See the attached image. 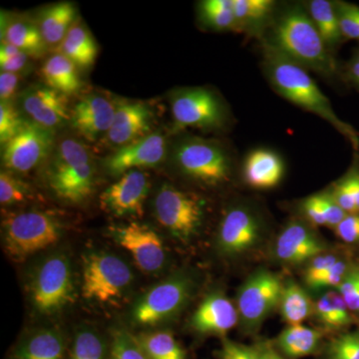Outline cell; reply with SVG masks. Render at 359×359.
<instances>
[{"label":"cell","mask_w":359,"mask_h":359,"mask_svg":"<svg viewBox=\"0 0 359 359\" xmlns=\"http://www.w3.org/2000/svg\"><path fill=\"white\" fill-rule=\"evenodd\" d=\"M262 41L328 83L344 86L342 63L321 39L304 1L278 4L275 20Z\"/></svg>","instance_id":"1"},{"label":"cell","mask_w":359,"mask_h":359,"mask_svg":"<svg viewBox=\"0 0 359 359\" xmlns=\"http://www.w3.org/2000/svg\"><path fill=\"white\" fill-rule=\"evenodd\" d=\"M259 51L262 71L271 89L299 109L327 122L346 138L353 151L358 152L359 131L340 119L309 71L285 57L266 42H259Z\"/></svg>","instance_id":"2"},{"label":"cell","mask_w":359,"mask_h":359,"mask_svg":"<svg viewBox=\"0 0 359 359\" xmlns=\"http://www.w3.org/2000/svg\"><path fill=\"white\" fill-rule=\"evenodd\" d=\"M172 160L179 173L198 185L221 188L238 174L240 163L235 150L215 139L185 136L175 144Z\"/></svg>","instance_id":"3"},{"label":"cell","mask_w":359,"mask_h":359,"mask_svg":"<svg viewBox=\"0 0 359 359\" xmlns=\"http://www.w3.org/2000/svg\"><path fill=\"white\" fill-rule=\"evenodd\" d=\"M52 192L65 202H83L93 192L95 167L83 143L66 138L54 148L47 168Z\"/></svg>","instance_id":"4"},{"label":"cell","mask_w":359,"mask_h":359,"mask_svg":"<svg viewBox=\"0 0 359 359\" xmlns=\"http://www.w3.org/2000/svg\"><path fill=\"white\" fill-rule=\"evenodd\" d=\"M173 133L186 129L222 132L233 124V114L218 92L207 87L177 90L171 97Z\"/></svg>","instance_id":"5"},{"label":"cell","mask_w":359,"mask_h":359,"mask_svg":"<svg viewBox=\"0 0 359 359\" xmlns=\"http://www.w3.org/2000/svg\"><path fill=\"white\" fill-rule=\"evenodd\" d=\"M207 205V201L199 194L164 184L156 196L154 212L161 226L172 237L188 244L204 226Z\"/></svg>","instance_id":"6"},{"label":"cell","mask_w":359,"mask_h":359,"mask_svg":"<svg viewBox=\"0 0 359 359\" xmlns=\"http://www.w3.org/2000/svg\"><path fill=\"white\" fill-rule=\"evenodd\" d=\"M263 210L250 200L231 203L219 221L216 244L226 257L245 256L261 244L266 231Z\"/></svg>","instance_id":"7"},{"label":"cell","mask_w":359,"mask_h":359,"mask_svg":"<svg viewBox=\"0 0 359 359\" xmlns=\"http://www.w3.org/2000/svg\"><path fill=\"white\" fill-rule=\"evenodd\" d=\"M4 233L7 255L14 261L23 262L56 244L61 238V226L46 212L28 211L6 218Z\"/></svg>","instance_id":"8"},{"label":"cell","mask_w":359,"mask_h":359,"mask_svg":"<svg viewBox=\"0 0 359 359\" xmlns=\"http://www.w3.org/2000/svg\"><path fill=\"white\" fill-rule=\"evenodd\" d=\"M189 273H177L142 295L132 311V320L141 327H156L178 316L195 292Z\"/></svg>","instance_id":"9"},{"label":"cell","mask_w":359,"mask_h":359,"mask_svg":"<svg viewBox=\"0 0 359 359\" xmlns=\"http://www.w3.org/2000/svg\"><path fill=\"white\" fill-rule=\"evenodd\" d=\"M133 280L131 269L119 257L97 252L84 257L81 292L85 299L112 304L126 294Z\"/></svg>","instance_id":"10"},{"label":"cell","mask_w":359,"mask_h":359,"mask_svg":"<svg viewBox=\"0 0 359 359\" xmlns=\"http://www.w3.org/2000/svg\"><path fill=\"white\" fill-rule=\"evenodd\" d=\"M283 283L280 276L259 269L238 290V325L245 334H256L264 320L280 306Z\"/></svg>","instance_id":"11"},{"label":"cell","mask_w":359,"mask_h":359,"mask_svg":"<svg viewBox=\"0 0 359 359\" xmlns=\"http://www.w3.org/2000/svg\"><path fill=\"white\" fill-rule=\"evenodd\" d=\"M33 306L43 314L57 313L74 297L72 268L65 255H53L40 264L30 285Z\"/></svg>","instance_id":"12"},{"label":"cell","mask_w":359,"mask_h":359,"mask_svg":"<svg viewBox=\"0 0 359 359\" xmlns=\"http://www.w3.org/2000/svg\"><path fill=\"white\" fill-rule=\"evenodd\" d=\"M2 147L7 171L27 173L51 156L55 148L53 131L26 120L22 129Z\"/></svg>","instance_id":"13"},{"label":"cell","mask_w":359,"mask_h":359,"mask_svg":"<svg viewBox=\"0 0 359 359\" xmlns=\"http://www.w3.org/2000/svg\"><path fill=\"white\" fill-rule=\"evenodd\" d=\"M112 237L133 257L138 268L146 273H157L167 263L162 238L147 224L131 222L112 229Z\"/></svg>","instance_id":"14"},{"label":"cell","mask_w":359,"mask_h":359,"mask_svg":"<svg viewBox=\"0 0 359 359\" xmlns=\"http://www.w3.org/2000/svg\"><path fill=\"white\" fill-rule=\"evenodd\" d=\"M325 250V241L313 226L299 217H292L276 237L273 255L280 263L299 266L309 263Z\"/></svg>","instance_id":"15"},{"label":"cell","mask_w":359,"mask_h":359,"mask_svg":"<svg viewBox=\"0 0 359 359\" xmlns=\"http://www.w3.org/2000/svg\"><path fill=\"white\" fill-rule=\"evenodd\" d=\"M150 188L147 174L141 170L127 172L104 191L100 197L101 209L119 218L142 217Z\"/></svg>","instance_id":"16"},{"label":"cell","mask_w":359,"mask_h":359,"mask_svg":"<svg viewBox=\"0 0 359 359\" xmlns=\"http://www.w3.org/2000/svg\"><path fill=\"white\" fill-rule=\"evenodd\" d=\"M168 153L166 137L149 134L143 138L118 148L105 160L106 170L112 176H122L133 170L159 166Z\"/></svg>","instance_id":"17"},{"label":"cell","mask_w":359,"mask_h":359,"mask_svg":"<svg viewBox=\"0 0 359 359\" xmlns=\"http://www.w3.org/2000/svg\"><path fill=\"white\" fill-rule=\"evenodd\" d=\"M285 175V160L271 148L252 149L241 161L238 168L242 183L255 191L273 190L282 183Z\"/></svg>","instance_id":"18"},{"label":"cell","mask_w":359,"mask_h":359,"mask_svg":"<svg viewBox=\"0 0 359 359\" xmlns=\"http://www.w3.org/2000/svg\"><path fill=\"white\" fill-rule=\"evenodd\" d=\"M21 107L32 122L54 131L70 121L67 97L48 86H33L23 92Z\"/></svg>","instance_id":"19"},{"label":"cell","mask_w":359,"mask_h":359,"mask_svg":"<svg viewBox=\"0 0 359 359\" xmlns=\"http://www.w3.org/2000/svg\"><path fill=\"white\" fill-rule=\"evenodd\" d=\"M238 325L237 306L222 292L208 294L191 318V327L202 335L224 337Z\"/></svg>","instance_id":"20"},{"label":"cell","mask_w":359,"mask_h":359,"mask_svg":"<svg viewBox=\"0 0 359 359\" xmlns=\"http://www.w3.org/2000/svg\"><path fill=\"white\" fill-rule=\"evenodd\" d=\"M115 111L116 106L109 99L93 94L82 98L71 109L70 123L80 136L94 142L107 135Z\"/></svg>","instance_id":"21"},{"label":"cell","mask_w":359,"mask_h":359,"mask_svg":"<svg viewBox=\"0 0 359 359\" xmlns=\"http://www.w3.org/2000/svg\"><path fill=\"white\" fill-rule=\"evenodd\" d=\"M153 113L141 102H121L116 105L114 120L105 138L120 148L150 134Z\"/></svg>","instance_id":"22"},{"label":"cell","mask_w":359,"mask_h":359,"mask_svg":"<svg viewBox=\"0 0 359 359\" xmlns=\"http://www.w3.org/2000/svg\"><path fill=\"white\" fill-rule=\"evenodd\" d=\"M237 33L261 41L275 20L278 2L273 0H233Z\"/></svg>","instance_id":"23"},{"label":"cell","mask_w":359,"mask_h":359,"mask_svg":"<svg viewBox=\"0 0 359 359\" xmlns=\"http://www.w3.org/2000/svg\"><path fill=\"white\" fill-rule=\"evenodd\" d=\"M299 218L313 228L327 226L334 230L347 214L335 202L328 189L308 196L297 204Z\"/></svg>","instance_id":"24"},{"label":"cell","mask_w":359,"mask_h":359,"mask_svg":"<svg viewBox=\"0 0 359 359\" xmlns=\"http://www.w3.org/2000/svg\"><path fill=\"white\" fill-rule=\"evenodd\" d=\"M323 337V332L316 328L292 325L283 330L273 344L285 359H299L318 353Z\"/></svg>","instance_id":"25"},{"label":"cell","mask_w":359,"mask_h":359,"mask_svg":"<svg viewBox=\"0 0 359 359\" xmlns=\"http://www.w3.org/2000/svg\"><path fill=\"white\" fill-rule=\"evenodd\" d=\"M77 11L70 2H58L45 7L39 14L37 25L47 46L57 47L76 22Z\"/></svg>","instance_id":"26"},{"label":"cell","mask_w":359,"mask_h":359,"mask_svg":"<svg viewBox=\"0 0 359 359\" xmlns=\"http://www.w3.org/2000/svg\"><path fill=\"white\" fill-rule=\"evenodd\" d=\"M40 74L46 86L66 97L77 93L82 86L77 66L58 52L46 59Z\"/></svg>","instance_id":"27"},{"label":"cell","mask_w":359,"mask_h":359,"mask_svg":"<svg viewBox=\"0 0 359 359\" xmlns=\"http://www.w3.org/2000/svg\"><path fill=\"white\" fill-rule=\"evenodd\" d=\"M304 4L327 48L337 55L340 47L346 41L340 32L334 1L309 0L304 1Z\"/></svg>","instance_id":"28"},{"label":"cell","mask_w":359,"mask_h":359,"mask_svg":"<svg viewBox=\"0 0 359 359\" xmlns=\"http://www.w3.org/2000/svg\"><path fill=\"white\" fill-rule=\"evenodd\" d=\"M1 39L18 47L30 57H40L48 47L37 23L27 18H8L6 27L1 30Z\"/></svg>","instance_id":"29"},{"label":"cell","mask_w":359,"mask_h":359,"mask_svg":"<svg viewBox=\"0 0 359 359\" xmlns=\"http://www.w3.org/2000/svg\"><path fill=\"white\" fill-rule=\"evenodd\" d=\"M56 51L70 59L77 67L89 68L95 62L98 46L87 27L76 21Z\"/></svg>","instance_id":"30"},{"label":"cell","mask_w":359,"mask_h":359,"mask_svg":"<svg viewBox=\"0 0 359 359\" xmlns=\"http://www.w3.org/2000/svg\"><path fill=\"white\" fill-rule=\"evenodd\" d=\"M316 320L327 330H341L353 323V314L337 290H327L314 304Z\"/></svg>","instance_id":"31"},{"label":"cell","mask_w":359,"mask_h":359,"mask_svg":"<svg viewBox=\"0 0 359 359\" xmlns=\"http://www.w3.org/2000/svg\"><path fill=\"white\" fill-rule=\"evenodd\" d=\"M280 316L289 327L302 325L314 313V304L311 297L294 280L283 283L280 306Z\"/></svg>","instance_id":"32"},{"label":"cell","mask_w":359,"mask_h":359,"mask_svg":"<svg viewBox=\"0 0 359 359\" xmlns=\"http://www.w3.org/2000/svg\"><path fill=\"white\" fill-rule=\"evenodd\" d=\"M65 340L53 330L33 334L18 349V359H65Z\"/></svg>","instance_id":"33"},{"label":"cell","mask_w":359,"mask_h":359,"mask_svg":"<svg viewBox=\"0 0 359 359\" xmlns=\"http://www.w3.org/2000/svg\"><path fill=\"white\" fill-rule=\"evenodd\" d=\"M328 189L337 204L347 215L359 214V151H354L346 173Z\"/></svg>","instance_id":"34"},{"label":"cell","mask_w":359,"mask_h":359,"mask_svg":"<svg viewBox=\"0 0 359 359\" xmlns=\"http://www.w3.org/2000/svg\"><path fill=\"white\" fill-rule=\"evenodd\" d=\"M198 18L205 28L214 32L237 33L233 0H203L198 4Z\"/></svg>","instance_id":"35"},{"label":"cell","mask_w":359,"mask_h":359,"mask_svg":"<svg viewBox=\"0 0 359 359\" xmlns=\"http://www.w3.org/2000/svg\"><path fill=\"white\" fill-rule=\"evenodd\" d=\"M136 337L148 359H186L185 349L170 332L162 330Z\"/></svg>","instance_id":"36"},{"label":"cell","mask_w":359,"mask_h":359,"mask_svg":"<svg viewBox=\"0 0 359 359\" xmlns=\"http://www.w3.org/2000/svg\"><path fill=\"white\" fill-rule=\"evenodd\" d=\"M71 359H105V344L96 332L82 330L73 341Z\"/></svg>","instance_id":"37"},{"label":"cell","mask_w":359,"mask_h":359,"mask_svg":"<svg viewBox=\"0 0 359 359\" xmlns=\"http://www.w3.org/2000/svg\"><path fill=\"white\" fill-rule=\"evenodd\" d=\"M325 359H359V330L337 335L330 340Z\"/></svg>","instance_id":"38"},{"label":"cell","mask_w":359,"mask_h":359,"mask_svg":"<svg viewBox=\"0 0 359 359\" xmlns=\"http://www.w3.org/2000/svg\"><path fill=\"white\" fill-rule=\"evenodd\" d=\"M111 359H148L136 337L125 330L113 334Z\"/></svg>","instance_id":"39"},{"label":"cell","mask_w":359,"mask_h":359,"mask_svg":"<svg viewBox=\"0 0 359 359\" xmlns=\"http://www.w3.org/2000/svg\"><path fill=\"white\" fill-rule=\"evenodd\" d=\"M29 196V187L11 172L0 173V203L2 205L20 204Z\"/></svg>","instance_id":"40"},{"label":"cell","mask_w":359,"mask_h":359,"mask_svg":"<svg viewBox=\"0 0 359 359\" xmlns=\"http://www.w3.org/2000/svg\"><path fill=\"white\" fill-rule=\"evenodd\" d=\"M340 32L346 41L359 40V6L351 2L334 1Z\"/></svg>","instance_id":"41"},{"label":"cell","mask_w":359,"mask_h":359,"mask_svg":"<svg viewBox=\"0 0 359 359\" xmlns=\"http://www.w3.org/2000/svg\"><path fill=\"white\" fill-rule=\"evenodd\" d=\"M25 121L13 103H0V143L2 146L6 145L22 129Z\"/></svg>","instance_id":"42"},{"label":"cell","mask_w":359,"mask_h":359,"mask_svg":"<svg viewBox=\"0 0 359 359\" xmlns=\"http://www.w3.org/2000/svg\"><path fill=\"white\" fill-rule=\"evenodd\" d=\"M339 257L334 254H323L314 257L309 261L306 271H304V283L309 287L313 289L316 283L325 275V273L334 266V264L339 261Z\"/></svg>","instance_id":"43"},{"label":"cell","mask_w":359,"mask_h":359,"mask_svg":"<svg viewBox=\"0 0 359 359\" xmlns=\"http://www.w3.org/2000/svg\"><path fill=\"white\" fill-rule=\"evenodd\" d=\"M218 359H261L256 346H245L224 337L221 347L215 353Z\"/></svg>","instance_id":"44"},{"label":"cell","mask_w":359,"mask_h":359,"mask_svg":"<svg viewBox=\"0 0 359 359\" xmlns=\"http://www.w3.org/2000/svg\"><path fill=\"white\" fill-rule=\"evenodd\" d=\"M337 290L349 311L359 314V269H351Z\"/></svg>","instance_id":"45"},{"label":"cell","mask_w":359,"mask_h":359,"mask_svg":"<svg viewBox=\"0 0 359 359\" xmlns=\"http://www.w3.org/2000/svg\"><path fill=\"white\" fill-rule=\"evenodd\" d=\"M351 266L348 262L344 259H340L334 264L332 268L328 269L327 273H325L316 285H313V290H323V289H339L340 285L344 282V278L348 275L351 271Z\"/></svg>","instance_id":"46"},{"label":"cell","mask_w":359,"mask_h":359,"mask_svg":"<svg viewBox=\"0 0 359 359\" xmlns=\"http://www.w3.org/2000/svg\"><path fill=\"white\" fill-rule=\"evenodd\" d=\"M337 237L346 244H359V214L346 215L334 229Z\"/></svg>","instance_id":"47"},{"label":"cell","mask_w":359,"mask_h":359,"mask_svg":"<svg viewBox=\"0 0 359 359\" xmlns=\"http://www.w3.org/2000/svg\"><path fill=\"white\" fill-rule=\"evenodd\" d=\"M342 79L344 86L356 90L359 93V45L353 48L348 60L342 63Z\"/></svg>","instance_id":"48"},{"label":"cell","mask_w":359,"mask_h":359,"mask_svg":"<svg viewBox=\"0 0 359 359\" xmlns=\"http://www.w3.org/2000/svg\"><path fill=\"white\" fill-rule=\"evenodd\" d=\"M18 84H20V74L1 71L0 73V100L1 102H11L18 91Z\"/></svg>","instance_id":"49"},{"label":"cell","mask_w":359,"mask_h":359,"mask_svg":"<svg viewBox=\"0 0 359 359\" xmlns=\"http://www.w3.org/2000/svg\"><path fill=\"white\" fill-rule=\"evenodd\" d=\"M29 57L30 56H28L25 52H20V54L13 56V57L6 59V60H0L1 71L20 74L21 71L27 67Z\"/></svg>","instance_id":"50"},{"label":"cell","mask_w":359,"mask_h":359,"mask_svg":"<svg viewBox=\"0 0 359 359\" xmlns=\"http://www.w3.org/2000/svg\"><path fill=\"white\" fill-rule=\"evenodd\" d=\"M255 346H256L261 359H285L282 354L276 351L273 342L261 340V341L257 342Z\"/></svg>","instance_id":"51"},{"label":"cell","mask_w":359,"mask_h":359,"mask_svg":"<svg viewBox=\"0 0 359 359\" xmlns=\"http://www.w3.org/2000/svg\"><path fill=\"white\" fill-rule=\"evenodd\" d=\"M20 52L22 51L14 45L1 41V45H0V60H6V59L13 57V56L20 54Z\"/></svg>","instance_id":"52"},{"label":"cell","mask_w":359,"mask_h":359,"mask_svg":"<svg viewBox=\"0 0 359 359\" xmlns=\"http://www.w3.org/2000/svg\"><path fill=\"white\" fill-rule=\"evenodd\" d=\"M358 42H359V40H358Z\"/></svg>","instance_id":"53"}]
</instances>
